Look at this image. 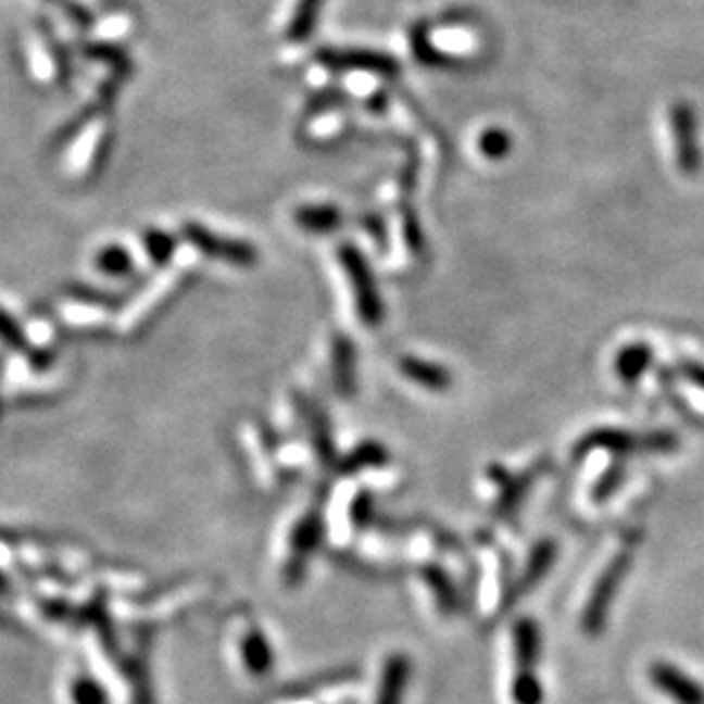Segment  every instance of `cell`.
I'll return each instance as SVG.
<instances>
[{
	"label": "cell",
	"mask_w": 704,
	"mask_h": 704,
	"mask_svg": "<svg viewBox=\"0 0 704 704\" xmlns=\"http://www.w3.org/2000/svg\"><path fill=\"white\" fill-rule=\"evenodd\" d=\"M631 563V552H620L604 567L600 579L592 586V592L581 613V629L586 636H600L606 629L611 608L615 604V598H618L623 581L629 575Z\"/></svg>",
	"instance_id": "6da1fadb"
},
{
	"label": "cell",
	"mask_w": 704,
	"mask_h": 704,
	"mask_svg": "<svg viewBox=\"0 0 704 704\" xmlns=\"http://www.w3.org/2000/svg\"><path fill=\"white\" fill-rule=\"evenodd\" d=\"M650 684L672 704H704V684L672 662H654L648 668Z\"/></svg>",
	"instance_id": "7a4b0ae2"
},
{
	"label": "cell",
	"mask_w": 704,
	"mask_h": 704,
	"mask_svg": "<svg viewBox=\"0 0 704 704\" xmlns=\"http://www.w3.org/2000/svg\"><path fill=\"white\" fill-rule=\"evenodd\" d=\"M318 62L329 70L339 72H370L380 76H393L399 72V64L391 55L366 51V49H323L318 53Z\"/></svg>",
	"instance_id": "3957f363"
},
{
	"label": "cell",
	"mask_w": 704,
	"mask_h": 704,
	"mask_svg": "<svg viewBox=\"0 0 704 704\" xmlns=\"http://www.w3.org/2000/svg\"><path fill=\"white\" fill-rule=\"evenodd\" d=\"M412 677V658L403 652H395L385 658L380 687L376 695V704H403V695L410 687Z\"/></svg>",
	"instance_id": "277c9868"
},
{
	"label": "cell",
	"mask_w": 704,
	"mask_h": 704,
	"mask_svg": "<svg viewBox=\"0 0 704 704\" xmlns=\"http://www.w3.org/2000/svg\"><path fill=\"white\" fill-rule=\"evenodd\" d=\"M672 136L681 172L693 174L697 169L700 153L695 144V117L687 103H677L672 108Z\"/></svg>",
	"instance_id": "5b68a950"
},
{
	"label": "cell",
	"mask_w": 704,
	"mask_h": 704,
	"mask_svg": "<svg viewBox=\"0 0 704 704\" xmlns=\"http://www.w3.org/2000/svg\"><path fill=\"white\" fill-rule=\"evenodd\" d=\"M513 652L517 672H538L542 656V631L531 618H521L513 627Z\"/></svg>",
	"instance_id": "8992f818"
},
{
	"label": "cell",
	"mask_w": 704,
	"mask_h": 704,
	"mask_svg": "<svg viewBox=\"0 0 704 704\" xmlns=\"http://www.w3.org/2000/svg\"><path fill=\"white\" fill-rule=\"evenodd\" d=\"M186 234L192 238V243L204 250L211 256L217 259H227L231 263H240V266H246V263L254 261V252L246 246L236 243V240H223V238H215L211 231H204L200 227H188Z\"/></svg>",
	"instance_id": "52a82bcc"
},
{
	"label": "cell",
	"mask_w": 704,
	"mask_h": 704,
	"mask_svg": "<svg viewBox=\"0 0 704 704\" xmlns=\"http://www.w3.org/2000/svg\"><path fill=\"white\" fill-rule=\"evenodd\" d=\"M240 652H243V662L246 668L256 675L263 677L268 675L275 666V654L273 648L268 643V638L263 636L259 629H252L246 638H243V645H240Z\"/></svg>",
	"instance_id": "ba28073f"
},
{
	"label": "cell",
	"mask_w": 704,
	"mask_h": 704,
	"mask_svg": "<svg viewBox=\"0 0 704 704\" xmlns=\"http://www.w3.org/2000/svg\"><path fill=\"white\" fill-rule=\"evenodd\" d=\"M345 266L350 271V277L360 279L357 281V286H360V312H362L364 320L366 323H378V318H380V302H378L376 291H373L370 279L366 277V268H364L362 259L355 252H345Z\"/></svg>",
	"instance_id": "9c48e42d"
},
{
	"label": "cell",
	"mask_w": 704,
	"mask_h": 704,
	"mask_svg": "<svg viewBox=\"0 0 704 704\" xmlns=\"http://www.w3.org/2000/svg\"><path fill=\"white\" fill-rule=\"evenodd\" d=\"M323 3H325V0H298L296 12H293L291 24H289V39L291 41H304L306 37H310L316 30Z\"/></svg>",
	"instance_id": "30bf717a"
},
{
	"label": "cell",
	"mask_w": 704,
	"mask_h": 704,
	"mask_svg": "<svg viewBox=\"0 0 704 704\" xmlns=\"http://www.w3.org/2000/svg\"><path fill=\"white\" fill-rule=\"evenodd\" d=\"M513 704H544V687L538 672H515L511 684Z\"/></svg>",
	"instance_id": "8fae6325"
},
{
	"label": "cell",
	"mask_w": 704,
	"mask_h": 704,
	"mask_svg": "<svg viewBox=\"0 0 704 704\" xmlns=\"http://www.w3.org/2000/svg\"><path fill=\"white\" fill-rule=\"evenodd\" d=\"M412 51H414L416 58H419V62L428 64V67H447V70H451L457 64V62H453V58L439 53L432 47L430 37H428V28H424V26L412 30Z\"/></svg>",
	"instance_id": "7c38bea8"
},
{
	"label": "cell",
	"mask_w": 704,
	"mask_h": 704,
	"mask_svg": "<svg viewBox=\"0 0 704 704\" xmlns=\"http://www.w3.org/2000/svg\"><path fill=\"white\" fill-rule=\"evenodd\" d=\"M72 702L74 704H110V695L99 679L78 677L72 684Z\"/></svg>",
	"instance_id": "4fadbf2b"
},
{
	"label": "cell",
	"mask_w": 704,
	"mask_h": 704,
	"mask_svg": "<svg viewBox=\"0 0 704 704\" xmlns=\"http://www.w3.org/2000/svg\"><path fill=\"white\" fill-rule=\"evenodd\" d=\"M403 373H405V376H410L412 380L428 385L432 389H442V387L449 385V376L442 368L424 364V362H416V360H405L403 362Z\"/></svg>",
	"instance_id": "5bb4252c"
},
{
	"label": "cell",
	"mask_w": 704,
	"mask_h": 704,
	"mask_svg": "<svg viewBox=\"0 0 704 704\" xmlns=\"http://www.w3.org/2000/svg\"><path fill=\"white\" fill-rule=\"evenodd\" d=\"M296 219L306 227V229H312V231H327V229H335L337 223H339V213L335 209H327V206H320V209H304L300 213H296Z\"/></svg>",
	"instance_id": "9a60e30c"
},
{
	"label": "cell",
	"mask_w": 704,
	"mask_h": 704,
	"mask_svg": "<svg viewBox=\"0 0 704 704\" xmlns=\"http://www.w3.org/2000/svg\"><path fill=\"white\" fill-rule=\"evenodd\" d=\"M650 362V350L643 345H633L623 350V355L618 360V373L625 380H633L643 373V368Z\"/></svg>",
	"instance_id": "2e32d148"
},
{
	"label": "cell",
	"mask_w": 704,
	"mask_h": 704,
	"mask_svg": "<svg viewBox=\"0 0 704 704\" xmlns=\"http://www.w3.org/2000/svg\"><path fill=\"white\" fill-rule=\"evenodd\" d=\"M536 556L531 558V563H528L526 567V577H524V583L526 586H533L538 583L544 575H546V569L549 565H552L554 556H556V546H552L549 542H544L538 552H533Z\"/></svg>",
	"instance_id": "e0dca14e"
},
{
	"label": "cell",
	"mask_w": 704,
	"mask_h": 704,
	"mask_svg": "<svg viewBox=\"0 0 704 704\" xmlns=\"http://www.w3.org/2000/svg\"><path fill=\"white\" fill-rule=\"evenodd\" d=\"M478 147L488 159H503L505 153L511 151V138L505 136V130H501V128H490L480 136Z\"/></svg>",
	"instance_id": "ac0fdd59"
}]
</instances>
